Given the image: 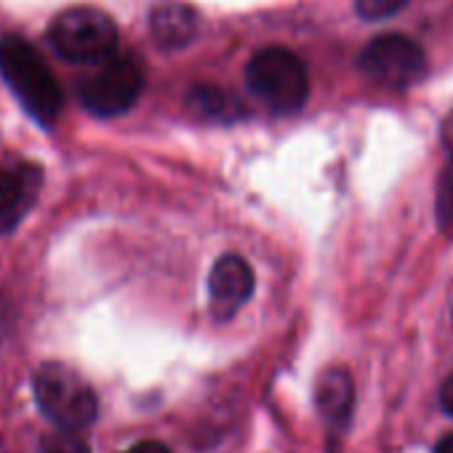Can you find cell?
<instances>
[{
    "instance_id": "cell-1",
    "label": "cell",
    "mask_w": 453,
    "mask_h": 453,
    "mask_svg": "<svg viewBox=\"0 0 453 453\" xmlns=\"http://www.w3.org/2000/svg\"><path fill=\"white\" fill-rule=\"evenodd\" d=\"M0 75L35 120L49 126L59 118L65 104L62 88L33 43L17 35L0 41Z\"/></svg>"
},
{
    "instance_id": "cell-2",
    "label": "cell",
    "mask_w": 453,
    "mask_h": 453,
    "mask_svg": "<svg viewBox=\"0 0 453 453\" xmlns=\"http://www.w3.org/2000/svg\"><path fill=\"white\" fill-rule=\"evenodd\" d=\"M246 86L270 112L291 115L307 104L310 75L304 62L288 49H265L246 67Z\"/></svg>"
},
{
    "instance_id": "cell-3",
    "label": "cell",
    "mask_w": 453,
    "mask_h": 453,
    "mask_svg": "<svg viewBox=\"0 0 453 453\" xmlns=\"http://www.w3.org/2000/svg\"><path fill=\"white\" fill-rule=\"evenodd\" d=\"M35 400L41 411L62 429H78L94 424L99 403L91 384L65 363H43L33 379Z\"/></svg>"
},
{
    "instance_id": "cell-4",
    "label": "cell",
    "mask_w": 453,
    "mask_h": 453,
    "mask_svg": "<svg viewBox=\"0 0 453 453\" xmlns=\"http://www.w3.org/2000/svg\"><path fill=\"white\" fill-rule=\"evenodd\" d=\"M118 38L120 35L115 19L91 6L67 9L49 27V41L54 51L73 65L104 62L118 51Z\"/></svg>"
},
{
    "instance_id": "cell-5",
    "label": "cell",
    "mask_w": 453,
    "mask_h": 453,
    "mask_svg": "<svg viewBox=\"0 0 453 453\" xmlns=\"http://www.w3.org/2000/svg\"><path fill=\"white\" fill-rule=\"evenodd\" d=\"M144 88V67L139 57L134 54H112L99 67L78 83V99L81 104L99 115V118H115L128 112Z\"/></svg>"
},
{
    "instance_id": "cell-6",
    "label": "cell",
    "mask_w": 453,
    "mask_h": 453,
    "mask_svg": "<svg viewBox=\"0 0 453 453\" xmlns=\"http://www.w3.org/2000/svg\"><path fill=\"white\" fill-rule=\"evenodd\" d=\"M357 65L371 81L389 88H405L424 75L426 57L421 46L405 35H379L363 49Z\"/></svg>"
},
{
    "instance_id": "cell-7",
    "label": "cell",
    "mask_w": 453,
    "mask_h": 453,
    "mask_svg": "<svg viewBox=\"0 0 453 453\" xmlns=\"http://www.w3.org/2000/svg\"><path fill=\"white\" fill-rule=\"evenodd\" d=\"M43 189V168L30 160L0 163V235L14 233L38 203Z\"/></svg>"
},
{
    "instance_id": "cell-8",
    "label": "cell",
    "mask_w": 453,
    "mask_h": 453,
    "mask_svg": "<svg viewBox=\"0 0 453 453\" xmlns=\"http://www.w3.org/2000/svg\"><path fill=\"white\" fill-rule=\"evenodd\" d=\"M257 286L254 270L243 257L226 254L221 257L208 278V307L216 323H226L233 320L243 304L251 299Z\"/></svg>"
},
{
    "instance_id": "cell-9",
    "label": "cell",
    "mask_w": 453,
    "mask_h": 453,
    "mask_svg": "<svg viewBox=\"0 0 453 453\" xmlns=\"http://www.w3.org/2000/svg\"><path fill=\"white\" fill-rule=\"evenodd\" d=\"M197 30H200V17L187 4L165 0V4H157L150 14V35L165 51L189 46L197 38Z\"/></svg>"
},
{
    "instance_id": "cell-10",
    "label": "cell",
    "mask_w": 453,
    "mask_h": 453,
    "mask_svg": "<svg viewBox=\"0 0 453 453\" xmlns=\"http://www.w3.org/2000/svg\"><path fill=\"white\" fill-rule=\"evenodd\" d=\"M318 403H320L323 413L328 416V421H339L347 416V411L352 405V384H349L347 371L334 368L320 379Z\"/></svg>"
},
{
    "instance_id": "cell-11",
    "label": "cell",
    "mask_w": 453,
    "mask_h": 453,
    "mask_svg": "<svg viewBox=\"0 0 453 453\" xmlns=\"http://www.w3.org/2000/svg\"><path fill=\"white\" fill-rule=\"evenodd\" d=\"M189 102H192L195 112L208 115V118H213V120L235 118V115H238V110H241V104H238L230 94H224L221 88H211V86L192 91Z\"/></svg>"
},
{
    "instance_id": "cell-12",
    "label": "cell",
    "mask_w": 453,
    "mask_h": 453,
    "mask_svg": "<svg viewBox=\"0 0 453 453\" xmlns=\"http://www.w3.org/2000/svg\"><path fill=\"white\" fill-rule=\"evenodd\" d=\"M41 450L43 453H91L88 442L83 440L78 429H62V426H57L51 434L43 437Z\"/></svg>"
},
{
    "instance_id": "cell-13",
    "label": "cell",
    "mask_w": 453,
    "mask_h": 453,
    "mask_svg": "<svg viewBox=\"0 0 453 453\" xmlns=\"http://www.w3.org/2000/svg\"><path fill=\"white\" fill-rule=\"evenodd\" d=\"M408 6V0H355V9L363 19L368 22H379V19H389L397 12H403Z\"/></svg>"
},
{
    "instance_id": "cell-14",
    "label": "cell",
    "mask_w": 453,
    "mask_h": 453,
    "mask_svg": "<svg viewBox=\"0 0 453 453\" xmlns=\"http://www.w3.org/2000/svg\"><path fill=\"white\" fill-rule=\"evenodd\" d=\"M453 221V168L445 173L437 189V224L448 226Z\"/></svg>"
},
{
    "instance_id": "cell-15",
    "label": "cell",
    "mask_w": 453,
    "mask_h": 453,
    "mask_svg": "<svg viewBox=\"0 0 453 453\" xmlns=\"http://www.w3.org/2000/svg\"><path fill=\"white\" fill-rule=\"evenodd\" d=\"M440 403H442V408L453 416V373L445 379V384H442V389H440Z\"/></svg>"
},
{
    "instance_id": "cell-16",
    "label": "cell",
    "mask_w": 453,
    "mask_h": 453,
    "mask_svg": "<svg viewBox=\"0 0 453 453\" xmlns=\"http://www.w3.org/2000/svg\"><path fill=\"white\" fill-rule=\"evenodd\" d=\"M126 453H171L163 442H152V440H147V442H139V445H134V448H128Z\"/></svg>"
},
{
    "instance_id": "cell-17",
    "label": "cell",
    "mask_w": 453,
    "mask_h": 453,
    "mask_svg": "<svg viewBox=\"0 0 453 453\" xmlns=\"http://www.w3.org/2000/svg\"><path fill=\"white\" fill-rule=\"evenodd\" d=\"M442 144H445L448 152L453 155V110H450V115H448L445 123H442Z\"/></svg>"
},
{
    "instance_id": "cell-18",
    "label": "cell",
    "mask_w": 453,
    "mask_h": 453,
    "mask_svg": "<svg viewBox=\"0 0 453 453\" xmlns=\"http://www.w3.org/2000/svg\"><path fill=\"white\" fill-rule=\"evenodd\" d=\"M434 453H453V434H448V437H442V440L437 442V448H434Z\"/></svg>"
}]
</instances>
